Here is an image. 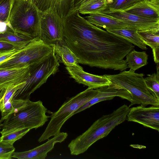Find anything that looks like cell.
<instances>
[{"instance_id": "cell-4", "label": "cell", "mask_w": 159, "mask_h": 159, "mask_svg": "<svg viewBox=\"0 0 159 159\" xmlns=\"http://www.w3.org/2000/svg\"><path fill=\"white\" fill-rule=\"evenodd\" d=\"M105 75L111 81L109 88L124 89L129 92L132 98L129 107L136 104L145 107L149 105L159 106V99L147 88L143 74L137 73L129 69L117 74Z\"/></svg>"}, {"instance_id": "cell-11", "label": "cell", "mask_w": 159, "mask_h": 159, "mask_svg": "<svg viewBox=\"0 0 159 159\" xmlns=\"http://www.w3.org/2000/svg\"><path fill=\"white\" fill-rule=\"evenodd\" d=\"M100 12L119 19L128 24L130 28L137 30H159V19L145 18L120 11Z\"/></svg>"}, {"instance_id": "cell-2", "label": "cell", "mask_w": 159, "mask_h": 159, "mask_svg": "<svg viewBox=\"0 0 159 159\" xmlns=\"http://www.w3.org/2000/svg\"><path fill=\"white\" fill-rule=\"evenodd\" d=\"M129 108L124 104L95 121L86 131L69 144L70 154L78 155L84 153L97 141L107 136L116 126L125 120Z\"/></svg>"}, {"instance_id": "cell-1", "label": "cell", "mask_w": 159, "mask_h": 159, "mask_svg": "<svg viewBox=\"0 0 159 159\" xmlns=\"http://www.w3.org/2000/svg\"><path fill=\"white\" fill-rule=\"evenodd\" d=\"M64 41L79 63L121 71L128 68L127 54L135 46L88 21L73 8L63 18Z\"/></svg>"}, {"instance_id": "cell-26", "label": "cell", "mask_w": 159, "mask_h": 159, "mask_svg": "<svg viewBox=\"0 0 159 159\" xmlns=\"http://www.w3.org/2000/svg\"><path fill=\"white\" fill-rule=\"evenodd\" d=\"M26 101L21 100L13 99L9 101L0 111L2 117L0 121L2 122L11 113L13 112L16 109L22 106Z\"/></svg>"}, {"instance_id": "cell-24", "label": "cell", "mask_w": 159, "mask_h": 159, "mask_svg": "<svg viewBox=\"0 0 159 159\" xmlns=\"http://www.w3.org/2000/svg\"><path fill=\"white\" fill-rule=\"evenodd\" d=\"M107 6L106 0H92L81 6L78 10L82 14L95 13L105 10Z\"/></svg>"}, {"instance_id": "cell-10", "label": "cell", "mask_w": 159, "mask_h": 159, "mask_svg": "<svg viewBox=\"0 0 159 159\" xmlns=\"http://www.w3.org/2000/svg\"><path fill=\"white\" fill-rule=\"evenodd\" d=\"M127 120L159 131V106L147 107L141 105L129 108Z\"/></svg>"}, {"instance_id": "cell-34", "label": "cell", "mask_w": 159, "mask_h": 159, "mask_svg": "<svg viewBox=\"0 0 159 159\" xmlns=\"http://www.w3.org/2000/svg\"><path fill=\"white\" fill-rule=\"evenodd\" d=\"M92 0H73V8L78 10L80 7Z\"/></svg>"}, {"instance_id": "cell-19", "label": "cell", "mask_w": 159, "mask_h": 159, "mask_svg": "<svg viewBox=\"0 0 159 159\" xmlns=\"http://www.w3.org/2000/svg\"><path fill=\"white\" fill-rule=\"evenodd\" d=\"M34 39L15 32L7 24L5 30L0 31V41L11 44L18 49L25 47Z\"/></svg>"}, {"instance_id": "cell-15", "label": "cell", "mask_w": 159, "mask_h": 159, "mask_svg": "<svg viewBox=\"0 0 159 159\" xmlns=\"http://www.w3.org/2000/svg\"><path fill=\"white\" fill-rule=\"evenodd\" d=\"M29 74V66L20 68L0 69V87L5 89L24 83Z\"/></svg>"}, {"instance_id": "cell-9", "label": "cell", "mask_w": 159, "mask_h": 159, "mask_svg": "<svg viewBox=\"0 0 159 159\" xmlns=\"http://www.w3.org/2000/svg\"><path fill=\"white\" fill-rule=\"evenodd\" d=\"M39 38L44 43L50 45L65 42L63 19L55 11L51 10L40 11Z\"/></svg>"}, {"instance_id": "cell-29", "label": "cell", "mask_w": 159, "mask_h": 159, "mask_svg": "<svg viewBox=\"0 0 159 159\" xmlns=\"http://www.w3.org/2000/svg\"><path fill=\"white\" fill-rule=\"evenodd\" d=\"M15 0H0V23L7 24Z\"/></svg>"}, {"instance_id": "cell-3", "label": "cell", "mask_w": 159, "mask_h": 159, "mask_svg": "<svg viewBox=\"0 0 159 159\" xmlns=\"http://www.w3.org/2000/svg\"><path fill=\"white\" fill-rule=\"evenodd\" d=\"M47 109L40 100L32 102L29 99L21 107L10 114L3 121L1 135L21 129H36L43 126L50 116Z\"/></svg>"}, {"instance_id": "cell-22", "label": "cell", "mask_w": 159, "mask_h": 159, "mask_svg": "<svg viewBox=\"0 0 159 159\" xmlns=\"http://www.w3.org/2000/svg\"><path fill=\"white\" fill-rule=\"evenodd\" d=\"M137 31L135 29L127 28L107 31L123 38L143 50L147 49V45L139 39Z\"/></svg>"}, {"instance_id": "cell-36", "label": "cell", "mask_w": 159, "mask_h": 159, "mask_svg": "<svg viewBox=\"0 0 159 159\" xmlns=\"http://www.w3.org/2000/svg\"><path fill=\"white\" fill-rule=\"evenodd\" d=\"M114 0H106V1L108 4L111 3Z\"/></svg>"}, {"instance_id": "cell-14", "label": "cell", "mask_w": 159, "mask_h": 159, "mask_svg": "<svg viewBox=\"0 0 159 159\" xmlns=\"http://www.w3.org/2000/svg\"><path fill=\"white\" fill-rule=\"evenodd\" d=\"M116 97L126 99L130 102L131 101V94L127 90L110 88L108 86L98 88V92L96 95L75 111L73 115L89 108L98 102L111 100Z\"/></svg>"}, {"instance_id": "cell-7", "label": "cell", "mask_w": 159, "mask_h": 159, "mask_svg": "<svg viewBox=\"0 0 159 159\" xmlns=\"http://www.w3.org/2000/svg\"><path fill=\"white\" fill-rule=\"evenodd\" d=\"M98 91V89L88 88L65 101L57 111L52 114L50 121L39 138V142H42L58 134L65 122L75 111L95 96Z\"/></svg>"}, {"instance_id": "cell-31", "label": "cell", "mask_w": 159, "mask_h": 159, "mask_svg": "<svg viewBox=\"0 0 159 159\" xmlns=\"http://www.w3.org/2000/svg\"><path fill=\"white\" fill-rule=\"evenodd\" d=\"M15 150L13 145L0 140V159L11 158Z\"/></svg>"}, {"instance_id": "cell-33", "label": "cell", "mask_w": 159, "mask_h": 159, "mask_svg": "<svg viewBox=\"0 0 159 159\" xmlns=\"http://www.w3.org/2000/svg\"><path fill=\"white\" fill-rule=\"evenodd\" d=\"M14 49H18L12 44L0 41V52L11 50Z\"/></svg>"}, {"instance_id": "cell-16", "label": "cell", "mask_w": 159, "mask_h": 159, "mask_svg": "<svg viewBox=\"0 0 159 159\" xmlns=\"http://www.w3.org/2000/svg\"><path fill=\"white\" fill-rule=\"evenodd\" d=\"M34 4L40 11H55L62 18L73 9V0H28Z\"/></svg>"}, {"instance_id": "cell-30", "label": "cell", "mask_w": 159, "mask_h": 159, "mask_svg": "<svg viewBox=\"0 0 159 159\" xmlns=\"http://www.w3.org/2000/svg\"><path fill=\"white\" fill-rule=\"evenodd\" d=\"M30 130V129L26 128L12 131L2 135L0 137V140L13 145L16 141L22 138Z\"/></svg>"}, {"instance_id": "cell-18", "label": "cell", "mask_w": 159, "mask_h": 159, "mask_svg": "<svg viewBox=\"0 0 159 159\" xmlns=\"http://www.w3.org/2000/svg\"><path fill=\"white\" fill-rule=\"evenodd\" d=\"M120 11L145 18L159 19V8L154 6L147 0L140 1Z\"/></svg>"}, {"instance_id": "cell-13", "label": "cell", "mask_w": 159, "mask_h": 159, "mask_svg": "<svg viewBox=\"0 0 159 159\" xmlns=\"http://www.w3.org/2000/svg\"><path fill=\"white\" fill-rule=\"evenodd\" d=\"M66 69L71 77L76 82L89 88L96 89L108 86L111 83L105 75H98L91 74L84 71L83 68L66 67Z\"/></svg>"}, {"instance_id": "cell-25", "label": "cell", "mask_w": 159, "mask_h": 159, "mask_svg": "<svg viewBox=\"0 0 159 159\" xmlns=\"http://www.w3.org/2000/svg\"><path fill=\"white\" fill-rule=\"evenodd\" d=\"M157 64V73L154 72L148 75V76L144 78V80L148 90L155 97L159 99V63Z\"/></svg>"}, {"instance_id": "cell-28", "label": "cell", "mask_w": 159, "mask_h": 159, "mask_svg": "<svg viewBox=\"0 0 159 159\" xmlns=\"http://www.w3.org/2000/svg\"><path fill=\"white\" fill-rule=\"evenodd\" d=\"M142 0H114L107 4V9L104 11H112L122 10Z\"/></svg>"}, {"instance_id": "cell-35", "label": "cell", "mask_w": 159, "mask_h": 159, "mask_svg": "<svg viewBox=\"0 0 159 159\" xmlns=\"http://www.w3.org/2000/svg\"><path fill=\"white\" fill-rule=\"evenodd\" d=\"M153 59L154 62L156 63L159 62V48L152 49Z\"/></svg>"}, {"instance_id": "cell-21", "label": "cell", "mask_w": 159, "mask_h": 159, "mask_svg": "<svg viewBox=\"0 0 159 159\" xmlns=\"http://www.w3.org/2000/svg\"><path fill=\"white\" fill-rule=\"evenodd\" d=\"M125 57L128 68L135 71L148 63V55L145 51L138 52L134 49Z\"/></svg>"}, {"instance_id": "cell-6", "label": "cell", "mask_w": 159, "mask_h": 159, "mask_svg": "<svg viewBox=\"0 0 159 159\" xmlns=\"http://www.w3.org/2000/svg\"><path fill=\"white\" fill-rule=\"evenodd\" d=\"M59 64L54 51L47 57L29 66L30 74L22 86L15 93L13 99L27 101L31 94L55 74Z\"/></svg>"}, {"instance_id": "cell-37", "label": "cell", "mask_w": 159, "mask_h": 159, "mask_svg": "<svg viewBox=\"0 0 159 159\" xmlns=\"http://www.w3.org/2000/svg\"><path fill=\"white\" fill-rule=\"evenodd\" d=\"M2 122L0 121V132L1 131V129L2 128Z\"/></svg>"}, {"instance_id": "cell-8", "label": "cell", "mask_w": 159, "mask_h": 159, "mask_svg": "<svg viewBox=\"0 0 159 159\" xmlns=\"http://www.w3.org/2000/svg\"><path fill=\"white\" fill-rule=\"evenodd\" d=\"M54 50V45L44 43L39 38H34L11 57L0 63V69H9L26 67L47 57Z\"/></svg>"}, {"instance_id": "cell-27", "label": "cell", "mask_w": 159, "mask_h": 159, "mask_svg": "<svg viewBox=\"0 0 159 159\" xmlns=\"http://www.w3.org/2000/svg\"><path fill=\"white\" fill-rule=\"evenodd\" d=\"M24 83L2 89L0 93V111L9 101L13 99L15 92Z\"/></svg>"}, {"instance_id": "cell-20", "label": "cell", "mask_w": 159, "mask_h": 159, "mask_svg": "<svg viewBox=\"0 0 159 159\" xmlns=\"http://www.w3.org/2000/svg\"><path fill=\"white\" fill-rule=\"evenodd\" d=\"M54 52L66 67L83 68L79 64L78 58L65 42L55 45Z\"/></svg>"}, {"instance_id": "cell-17", "label": "cell", "mask_w": 159, "mask_h": 159, "mask_svg": "<svg viewBox=\"0 0 159 159\" xmlns=\"http://www.w3.org/2000/svg\"><path fill=\"white\" fill-rule=\"evenodd\" d=\"M84 18L93 25L107 31L130 28L127 23L100 12L89 14Z\"/></svg>"}, {"instance_id": "cell-38", "label": "cell", "mask_w": 159, "mask_h": 159, "mask_svg": "<svg viewBox=\"0 0 159 159\" xmlns=\"http://www.w3.org/2000/svg\"><path fill=\"white\" fill-rule=\"evenodd\" d=\"M3 89L0 87V93Z\"/></svg>"}, {"instance_id": "cell-12", "label": "cell", "mask_w": 159, "mask_h": 159, "mask_svg": "<svg viewBox=\"0 0 159 159\" xmlns=\"http://www.w3.org/2000/svg\"><path fill=\"white\" fill-rule=\"evenodd\" d=\"M66 132H60L43 144L31 150L20 152H14L12 157L19 159H44L48 152L51 151L55 144L61 143L67 138Z\"/></svg>"}, {"instance_id": "cell-32", "label": "cell", "mask_w": 159, "mask_h": 159, "mask_svg": "<svg viewBox=\"0 0 159 159\" xmlns=\"http://www.w3.org/2000/svg\"><path fill=\"white\" fill-rule=\"evenodd\" d=\"M20 49H14L11 50L0 52V63L9 59Z\"/></svg>"}, {"instance_id": "cell-5", "label": "cell", "mask_w": 159, "mask_h": 159, "mask_svg": "<svg viewBox=\"0 0 159 159\" xmlns=\"http://www.w3.org/2000/svg\"><path fill=\"white\" fill-rule=\"evenodd\" d=\"M40 11L28 0H15L8 23L15 32L33 38L40 34Z\"/></svg>"}, {"instance_id": "cell-23", "label": "cell", "mask_w": 159, "mask_h": 159, "mask_svg": "<svg viewBox=\"0 0 159 159\" xmlns=\"http://www.w3.org/2000/svg\"><path fill=\"white\" fill-rule=\"evenodd\" d=\"M137 33L140 40L152 49L159 48V30H137Z\"/></svg>"}]
</instances>
